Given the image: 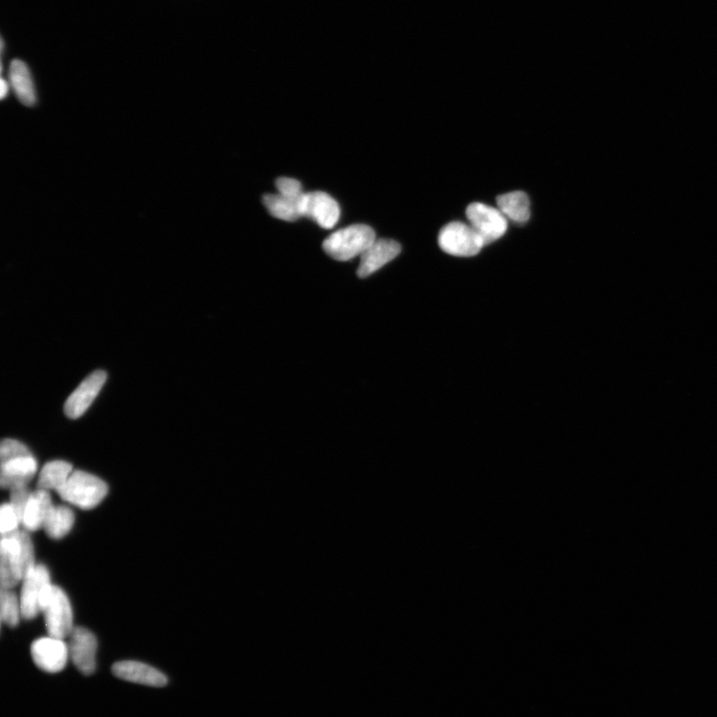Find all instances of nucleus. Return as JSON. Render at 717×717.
Segmentation results:
<instances>
[{
	"instance_id": "obj_2",
	"label": "nucleus",
	"mask_w": 717,
	"mask_h": 717,
	"mask_svg": "<svg viewBox=\"0 0 717 717\" xmlns=\"http://www.w3.org/2000/svg\"><path fill=\"white\" fill-rule=\"evenodd\" d=\"M376 241V233L366 224H354L337 230L323 243L324 252L333 260L348 261L361 256Z\"/></svg>"
},
{
	"instance_id": "obj_7",
	"label": "nucleus",
	"mask_w": 717,
	"mask_h": 717,
	"mask_svg": "<svg viewBox=\"0 0 717 717\" xmlns=\"http://www.w3.org/2000/svg\"><path fill=\"white\" fill-rule=\"evenodd\" d=\"M466 219L486 245L503 238L509 229V220L498 208L473 203L466 208Z\"/></svg>"
},
{
	"instance_id": "obj_11",
	"label": "nucleus",
	"mask_w": 717,
	"mask_h": 717,
	"mask_svg": "<svg viewBox=\"0 0 717 717\" xmlns=\"http://www.w3.org/2000/svg\"><path fill=\"white\" fill-rule=\"evenodd\" d=\"M106 380L107 374L101 370H96L90 377H87L67 399L66 406H64L66 416L72 420H76V418L82 417L92 405L96 397L98 396Z\"/></svg>"
},
{
	"instance_id": "obj_24",
	"label": "nucleus",
	"mask_w": 717,
	"mask_h": 717,
	"mask_svg": "<svg viewBox=\"0 0 717 717\" xmlns=\"http://www.w3.org/2000/svg\"><path fill=\"white\" fill-rule=\"evenodd\" d=\"M11 504L13 507L16 514L19 515L20 521H22L24 511H26L29 498L32 491L28 487H16L11 490Z\"/></svg>"
},
{
	"instance_id": "obj_15",
	"label": "nucleus",
	"mask_w": 717,
	"mask_h": 717,
	"mask_svg": "<svg viewBox=\"0 0 717 717\" xmlns=\"http://www.w3.org/2000/svg\"><path fill=\"white\" fill-rule=\"evenodd\" d=\"M53 503L50 491L36 489L32 491L21 525L27 531L43 529L45 520L52 509Z\"/></svg>"
},
{
	"instance_id": "obj_4",
	"label": "nucleus",
	"mask_w": 717,
	"mask_h": 717,
	"mask_svg": "<svg viewBox=\"0 0 717 717\" xmlns=\"http://www.w3.org/2000/svg\"><path fill=\"white\" fill-rule=\"evenodd\" d=\"M20 604L22 618L35 619L43 613L45 603L50 598L53 585L50 571L44 565H35L22 580Z\"/></svg>"
},
{
	"instance_id": "obj_17",
	"label": "nucleus",
	"mask_w": 717,
	"mask_h": 717,
	"mask_svg": "<svg viewBox=\"0 0 717 717\" xmlns=\"http://www.w3.org/2000/svg\"><path fill=\"white\" fill-rule=\"evenodd\" d=\"M496 204L506 219L514 223H526L530 219V200L525 191L504 193L497 198Z\"/></svg>"
},
{
	"instance_id": "obj_3",
	"label": "nucleus",
	"mask_w": 717,
	"mask_h": 717,
	"mask_svg": "<svg viewBox=\"0 0 717 717\" xmlns=\"http://www.w3.org/2000/svg\"><path fill=\"white\" fill-rule=\"evenodd\" d=\"M107 483L91 473L74 471L71 473L66 486L58 495L72 505L84 510H90L98 506L108 495Z\"/></svg>"
},
{
	"instance_id": "obj_25",
	"label": "nucleus",
	"mask_w": 717,
	"mask_h": 717,
	"mask_svg": "<svg viewBox=\"0 0 717 717\" xmlns=\"http://www.w3.org/2000/svg\"><path fill=\"white\" fill-rule=\"evenodd\" d=\"M277 189L280 195L286 197H300L305 193L301 183L290 178H279L277 181Z\"/></svg>"
},
{
	"instance_id": "obj_6",
	"label": "nucleus",
	"mask_w": 717,
	"mask_h": 717,
	"mask_svg": "<svg viewBox=\"0 0 717 717\" xmlns=\"http://www.w3.org/2000/svg\"><path fill=\"white\" fill-rule=\"evenodd\" d=\"M43 613L48 635L62 640L69 638L75 627L74 626V612H72L68 596L60 587L53 585Z\"/></svg>"
},
{
	"instance_id": "obj_1",
	"label": "nucleus",
	"mask_w": 717,
	"mask_h": 717,
	"mask_svg": "<svg viewBox=\"0 0 717 717\" xmlns=\"http://www.w3.org/2000/svg\"><path fill=\"white\" fill-rule=\"evenodd\" d=\"M0 556V582L4 589H13L36 565L34 544L27 531L3 536Z\"/></svg>"
},
{
	"instance_id": "obj_12",
	"label": "nucleus",
	"mask_w": 717,
	"mask_h": 717,
	"mask_svg": "<svg viewBox=\"0 0 717 717\" xmlns=\"http://www.w3.org/2000/svg\"><path fill=\"white\" fill-rule=\"evenodd\" d=\"M117 678L143 686L163 688L168 683L167 675L147 664L136 660H123L112 667Z\"/></svg>"
},
{
	"instance_id": "obj_9",
	"label": "nucleus",
	"mask_w": 717,
	"mask_h": 717,
	"mask_svg": "<svg viewBox=\"0 0 717 717\" xmlns=\"http://www.w3.org/2000/svg\"><path fill=\"white\" fill-rule=\"evenodd\" d=\"M69 654L80 673L92 674L96 670V652L98 648L94 634L83 627H75L69 635Z\"/></svg>"
},
{
	"instance_id": "obj_13",
	"label": "nucleus",
	"mask_w": 717,
	"mask_h": 717,
	"mask_svg": "<svg viewBox=\"0 0 717 717\" xmlns=\"http://www.w3.org/2000/svg\"><path fill=\"white\" fill-rule=\"evenodd\" d=\"M401 245L392 239H376L367 251L361 255L357 274L360 278H366L382 269L401 253Z\"/></svg>"
},
{
	"instance_id": "obj_14",
	"label": "nucleus",
	"mask_w": 717,
	"mask_h": 717,
	"mask_svg": "<svg viewBox=\"0 0 717 717\" xmlns=\"http://www.w3.org/2000/svg\"><path fill=\"white\" fill-rule=\"evenodd\" d=\"M38 470V464L34 455L21 456L11 461L2 463V474L0 485L5 489L27 487L34 479Z\"/></svg>"
},
{
	"instance_id": "obj_18",
	"label": "nucleus",
	"mask_w": 717,
	"mask_h": 717,
	"mask_svg": "<svg viewBox=\"0 0 717 717\" xmlns=\"http://www.w3.org/2000/svg\"><path fill=\"white\" fill-rule=\"evenodd\" d=\"M304 195L300 197H286L280 193L267 195L263 198V204L272 216L278 220L292 222L303 216Z\"/></svg>"
},
{
	"instance_id": "obj_22",
	"label": "nucleus",
	"mask_w": 717,
	"mask_h": 717,
	"mask_svg": "<svg viewBox=\"0 0 717 717\" xmlns=\"http://www.w3.org/2000/svg\"><path fill=\"white\" fill-rule=\"evenodd\" d=\"M21 521L19 515L16 514L13 507L10 503H4L2 510H0V533L3 536L10 535L15 531L19 530V527Z\"/></svg>"
},
{
	"instance_id": "obj_10",
	"label": "nucleus",
	"mask_w": 717,
	"mask_h": 717,
	"mask_svg": "<svg viewBox=\"0 0 717 717\" xmlns=\"http://www.w3.org/2000/svg\"><path fill=\"white\" fill-rule=\"evenodd\" d=\"M303 216L316 222L321 228L331 230L340 219V207L323 191L305 192L302 205Z\"/></svg>"
},
{
	"instance_id": "obj_20",
	"label": "nucleus",
	"mask_w": 717,
	"mask_h": 717,
	"mask_svg": "<svg viewBox=\"0 0 717 717\" xmlns=\"http://www.w3.org/2000/svg\"><path fill=\"white\" fill-rule=\"evenodd\" d=\"M75 522L74 512L64 505H53L45 520L43 529L52 539L66 537L74 528Z\"/></svg>"
},
{
	"instance_id": "obj_16",
	"label": "nucleus",
	"mask_w": 717,
	"mask_h": 717,
	"mask_svg": "<svg viewBox=\"0 0 717 717\" xmlns=\"http://www.w3.org/2000/svg\"><path fill=\"white\" fill-rule=\"evenodd\" d=\"M10 79L12 90L21 104L27 107L35 106L37 102L35 85L27 64L13 60L10 68Z\"/></svg>"
},
{
	"instance_id": "obj_8",
	"label": "nucleus",
	"mask_w": 717,
	"mask_h": 717,
	"mask_svg": "<svg viewBox=\"0 0 717 717\" xmlns=\"http://www.w3.org/2000/svg\"><path fill=\"white\" fill-rule=\"evenodd\" d=\"M31 656L40 670L50 674L59 673L66 666L70 658L68 643L51 635L44 636L32 643Z\"/></svg>"
},
{
	"instance_id": "obj_26",
	"label": "nucleus",
	"mask_w": 717,
	"mask_h": 717,
	"mask_svg": "<svg viewBox=\"0 0 717 717\" xmlns=\"http://www.w3.org/2000/svg\"><path fill=\"white\" fill-rule=\"evenodd\" d=\"M0 88H2V90H0V96H2V99L4 100L8 93V88H10L4 78L2 79V86H0Z\"/></svg>"
},
{
	"instance_id": "obj_23",
	"label": "nucleus",
	"mask_w": 717,
	"mask_h": 717,
	"mask_svg": "<svg viewBox=\"0 0 717 717\" xmlns=\"http://www.w3.org/2000/svg\"><path fill=\"white\" fill-rule=\"evenodd\" d=\"M31 455L29 448L19 440L5 439L2 442V447H0V459H2V463Z\"/></svg>"
},
{
	"instance_id": "obj_21",
	"label": "nucleus",
	"mask_w": 717,
	"mask_h": 717,
	"mask_svg": "<svg viewBox=\"0 0 717 717\" xmlns=\"http://www.w3.org/2000/svg\"><path fill=\"white\" fill-rule=\"evenodd\" d=\"M0 614L2 621L10 627L19 626L22 618L20 599L12 589L2 588L0 592Z\"/></svg>"
},
{
	"instance_id": "obj_5",
	"label": "nucleus",
	"mask_w": 717,
	"mask_h": 717,
	"mask_svg": "<svg viewBox=\"0 0 717 717\" xmlns=\"http://www.w3.org/2000/svg\"><path fill=\"white\" fill-rule=\"evenodd\" d=\"M439 245L446 253L459 257H471L486 246L479 233L470 223L453 222L440 231Z\"/></svg>"
},
{
	"instance_id": "obj_19",
	"label": "nucleus",
	"mask_w": 717,
	"mask_h": 717,
	"mask_svg": "<svg viewBox=\"0 0 717 717\" xmlns=\"http://www.w3.org/2000/svg\"><path fill=\"white\" fill-rule=\"evenodd\" d=\"M74 472L72 465L64 461L47 463L40 472L37 489L58 491L66 486L71 473Z\"/></svg>"
}]
</instances>
